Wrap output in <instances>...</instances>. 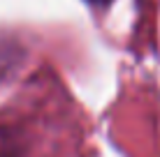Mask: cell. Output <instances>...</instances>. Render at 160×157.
<instances>
[{"mask_svg":"<svg viewBox=\"0 0 160 157\" xmlns=\"http://www.w3.org/2000/svg\"><path fill=\"white\" fill-rule=\"evenodd\" d=\"M19 155V143L7 129H0V157H16Z\"/></svg>","mask_w":160,"mask_h":157,"instance_id":"6da1fadb","label":"cell"},{"mask_svg":"<svg viewBox=\"0 0 160 157\" xmlns=\"http://www.w3.org/2000/svg\"><path fill=\"white\" fill-rule=\"evenodd\" d=\"M86 2L95 5V7H104V5H109V2H112V0H86Z\"/></svg>","mask_w":160,"mask_h":157,"instance_id":"7a4b0ae2","label":"cell"}]
</instances>
